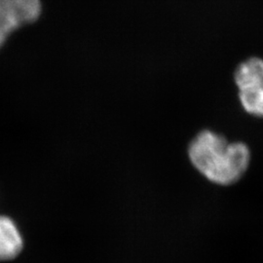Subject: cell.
<instances>
[{
    "label": "cell",
    "instance_id": "3",
    "mask_svg": "<svg viewBox=\"0 0 263 263\" xmlns=\"http://www.w3.org/2000/svg\"><path fill=\"white\" fill-rule=\"evenodd\" d=\"M23 249V239L16 224L7 216H0V261L15 258Z\"/></svg>",
    "mask_w": 263,
    "mask_h": 263
},
{
    "label": "cell",
    "instance_id": "2",
    "mask_svg": "<svg viewBox=\"0 0 263 263\" xmlns=\"http://www.w3.org/2000/svg\"><path fill=\"white\" fill-rule=\"evenodd\" d=\"M39 0H0V47L10 33L40 15Z\"/></svg>",
    "mask_w": 263,
    "mask_h": 263
},
{
    "label": "cell",
    "instance_id": "1",
    "mask_svg": "<svg viewBox=\"0 0 263 263\" xmlns=\"http://www.w3.org/2000/svg\"><path fill=\"white\" fill-rule=\"evenodd\" d=\"M192 165L218 185H231L242 179L250 166L251 151L244 142H228L215 132H200L188 146Z\"/></svg>",
    "mask_w": 263,
    "mask_h": 263
},
{
    "label": "cell",
    "instance_id": "4",
    "mask_svg": "<svg viewBox=\"0 0 263 263\" xmlns=\"http://www.w3.org/2000/svg\"><path fill=\"white\" fill-rule=\"evenodd\" d=\"M234 82L238 91L263 86V59L251 57L241 62L234 71Z\"/></svg>",
    "mask_w": 263,
    "mask_h": 263
},
{
    "label": "cell",
    "instance_id": "5",
    "mask_svg": "<svg viewBox=\"0 0 263 263\" xmlns=\"http://www.w3.org/2000/svg\"><path fill=\"white\" fill-rule=\"evenodd\" d=\"M238 97L246 112L263 118V86L240 90Z\"/></svg>",
    "mask_w": 263,
    "mask_h": 263
}]
</instances>
